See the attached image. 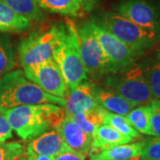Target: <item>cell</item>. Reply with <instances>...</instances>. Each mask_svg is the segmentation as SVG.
<instances>
[{
    "mask_svg": "<svg viewBox=\"0 0 160 160\" xmlns=\"http://www.w3.org/2000/svg\"><path fill=\"white\" fill-rule=\"evenodd\" d=\"M85 156L83 155L78 154L74 151H66L61 154L55 156L54 158H52V160H86Z\"/></svg>",
    "mask_w": 160,
    "mask_h": 160,
    "instance_id": "f1b7e54d",
    "label": "cell"
},
{
    "mask_svg": "<svg viewBox=\"0 0 160 160\" xmlns=\"http://www.w3.org/2000/svg\"><path fill=\"white\" fill-rule=\"evenodd\" d=\"M62 109L55 104L43 103L22 105L6 109L0 113L5 116L12 131L23 141L32 140L42 134L51 125L62 119L60 115Z\"/></svg>",
    "mask_w": 160,
    "mask_h": 160,
    "instance_id": "6da1fadb",
    "label": "cell"
},
{
    "mask_svg": "<svg viewBox=\"0 0 160 160\" xmlns=\"http://www.w3.org/2000/svg\"><path fill=\"white\" fill-rule=\"evenodd\" d=\"M150 125L153 136L160 137V100H154L149 105Z\"/></svg>",
    "mask_w": 160,
    "mask_h": 160,
    "instance_id": "4316f807",
    "label": "cell"
},
{
    "mask_svg": "<svg viewBox=\"0 0 160 160\" xmlns=\"http://www.w3.org/2000/svg\"><path fill=\"white\" fill-rule=\"evenodd\" d=\"M18 14L30 22H43L46 19V13L42 11L36 0H1Z\"/></svg>",
    "mask_w": 160,
    "mask_h": 160,
    "instance_id": "d6986e66",
    "label": "cell"
},
{
    "mask_svg": "<svg viewBox=\"0 0 160 160\" xmlns=\"http://www.w3.org/2000/svg\"><path fill=\"white\" fill-rule=\"evenodd\" d=\"M142 142L126 143L109 147L96 152L89 153V160H128L140 157Z\"/></svg>",
    "mask_w": 160,
    "mask_h": 160,
    "instance_id": "e0dca14e",
    "label": "cell"
},
{
    "mask_svg": "<svg viewBox=\"0 0 160 160\" xmlns=\"http://www.w3.org/2000/svg\"><path fill=\"white\" fill-rule=\"evenodd\" d=\"M26 148L19 142H0V160H26Z\"/></svg>",
    "mask_w": 160,
    "mask_h": 160,
    "instance_id": "d4e9b609",
    "label": "cell"
},
{
    "mask_svg": "<svg viewBox=\"0 0 160 160\" xmlns=\"http://www.w3.org/2000/svg\"><path fill=\"white\" fill-rule=\"evenodd\" d=\"M78 30L80 55L87 74L92 78H101L112 73V68L99 41L92 34L86 21Z\"/></svg>",
    "mask_w": 160,
    "mask_h": 160,
    "instance_id": "52a82bcc",
    "label": "cell"
},
{
    "mask_svg": "<svg viewBox=\"0 0 160 160\" xmlns=\"http://www.w3.org/2000/svg\"><path fill=\"white\" fill-rule=\"evenodd\" d=\"M141 157L145 160H160V137L143 142Z\"/></svg>",
    "mask_w": 160,
    "mask_h": 160,
    "instance_id": "484cf974",
    "label": "cell"
},
{
    "mask_svg": "<svg viewBox=\"0 0 160 160\" xmlns=\"http://www.w3.org/2000/svg\"><path fill=\"white\" fill-rule=\"evenodd\" d=\"M15 67V52L10 38L0 36V78Z\"/></svg>",
    "mask_w": 160,
    "mask_h": 160,
    "instance_id": "603a6c76",
    "label": "cell"
},
{
    "mask_svg": "<svg viewBox=\"0 0 160 160\" xmlns=\"http://www.w3.org/2000/svg\"><path fill=\"white\" fill-rule=\"evenodd\" d=\"M32 22L18 14L0 0V32H22L31 28Z\"/></svg>",
    "mask_w": 160,
    "mask_h": 160,
    "instance_id": "ac0fdd59",
    "label": "cell"
},
{
    "mask_svg": "<svg viewBox=\"0 0 160 160\" xmlns=\"http://www.w3.org/2000/svg\"><path fill=\"white\" fill-rule=\"evenodd\" d=\"M104 85L135 107L150 105L155 100L144 73V67L139 64L110 73L104 81Z\"/></svg>",
    "mask_w": 160,
    "mask_h": 160,
    "instance_id": "5b68a950",
    "label": "cell"
},
{
    "mask_svg": "<svg viewBox=\"0 0 160 160\" xmlns=\"http://www.w3.org/2000/svg\"><path fill=\"white\" fill-rule=\"evenodd\" d=\"M92 21L141 55L154 46L158 38V34L143 29L113 12H102Z\"/></svg>",
    "mask_w": 160,
    "mask_h": 160,
    "instance_id": "277c9868",
    "label": "cell"
},
{
    "mask_svg": "<svg viewBox=\"0 0 160 160\" xmlns=\"http://www.w3.org/2000/svg\"><path fill=\"white\" fill-rule=\"evenodd\" d=\"M41 9L65 16L80 17L92 11L95 0H36Z\"/></svg>",
    "mask_w": 160,
    "mask_h": 160,
    "instance_id": "5bb4252c",
    "label": "cell"
},
{
    "mask_svg": "<svg viewBox=\"0 0 160 160\" xmlns=\"http://www.w3.org/2000/svg\"><path fill=\"white\" fill-rule=\"evenodd\" d=\"M25 77L53 96L65 98L69 92L63 76L53 59L23 68Z\"/></svg>",
    "mask_w": 160,
    "mask_h": 160,
    "instance_id": "9c48e42d",
    "label": "cell"
},
{
    "mask_svg": "<svg viewBox=\"0 0 160 160\" xmlns=\"http://www.w3.org/2000/svg\"><path fill=\"white\" fill-rule=\"evenodd\" d=\"M69 118H71V119L81 129H83L90 135L93 133L96 128L103 125L102 116L101 113V106H99L96 109L78 112Z\"/></svg>",
    "mask_w": 160,
    "mask_h": 160,
    "instance_id": "44dd1931",
    "label": "cell"
},
{
    "mask_svg": "<svg viewBox=\"0 0 160 160\" xmlns=\"http://www.w3.org/2000/svg\"><path fill=\"white\" fill-rule=\"evenodd\" d=\"M64 24L52 25L47 29L31 32L18 46L19 62L22 68L52 59L53 50Z\"/></svg>",
    "mask_w": 160,
    "mask_h": 160,
    "instance_id": "8992f818",
    "label": "cell"
},
{
    "mask_svg": "<svg viewBox=\"0 0 160 160\" xmlns=\"http://www.w3.org/2000/svg\"><path fill=\"white\" fill-rule=\"evenodd\" d=\"M94 97L102 108L109 112L125 117L135 108V106L130 102L108 88L94 86Z\"/></svg>",
    "mask_w": 160,
    "mask_h": 160,
    "instance_id": "2e32d148",
    "label": "cell"
},
{
    "mask_svg": "<svg viewBox=\"0 0 160 160\" xmlns=\"http://www.w3.org/2000/svg\"><path fill=\"white\" fill-rule=\"evenodd\" d=\"M116 12L149 31L159 34L160 6L151 0H122Z\"/></svg>",
    "mask_w": 160,
    "mask_h": 160,
    "instance_id": "30bf717a",
    "label": "cell"
},
{
    "mask_svg": "<svg viewBox=\"0 0 160 160\" xmlns=\"http://www.w3.org/2000/svg\"><path fill=\"white\" fill-rule=\"evenodd\" d=\"M54 127L70 150L85 157L88 156L91 149L92 135L81 129L71 118L65 115Z\"/></svg>",
    "mask_w": 160,
    "mask_h": 160,
    "instance_id": "8fae6325",
    "label": "cell"
},
{
    "mask_svg": "<svg viewBox=\"0 0 160 160\" xmlns=\"http://www.w3.org/2000/svg\"><path fill=\"white\" fill-rule=\"evenodd\" d=\"M43 103L64 107L66 102L42 90L25 77L22 69L12 70L0 78V112L17 106Z\"/></svg>",
    "mask_w": 160,
    "mask_h": 160,
    "instance_id": "7a4b0ae2",
    "label": "cell"
},
{
    "mask_svg": "<svg viewBox=\"0 0 160 160\" xmlns=\"http://www.w3.org/2000/svg\"><path fill=\"white\" fill-rule=\"evenodd\" d=\"M133 140V138L121 133L112 126L103 124L96 128L92 134V145L89 153L96 152L116 145L130 143Z\"/></svg>",
    "mask_w": 160,
    "mask_h": 160,
    "instance_id": "9a60e30c",
    "label": "cell"
},
{
    "mask_svg": "<svg viewBox=\"0 0 160 160\" xmlns=\"http://www.w3.org/2000/svg\"><path fill=\"white\" fill-rule=\"evenodd\" d=\"M158 40L159 41V43H160V32H159V34H158Z\"/></svg>",
    "mask_w": 160,
    "mask_h": 160,
    "instance_id": "1f68e13d",
    "label": "cell"
},
{
    "mask_svg": "<svg viewBox=\"0 0 160 160\" xmlns=\"http://www.w3.org/2000/svg\"><path fill=\"white\" fill-rule=\"evenodd\" d=\"M144 73L155 100H160V49L153 63L144 68Z\"/></svg>",
    "mask_w": 160,
    "mask_h": 160,
    "instance_id": "cb8c5ba5",
    "label": "cell"
},
{
    "mask_svg": "<svg viewBox=\"0 0 160 160\" xmlns=\"http://www.w3.org/2000/svg\"><path fill=\"white\" fill-rule=\"evenodd\" d=\"M87 22L92 34L97 38L106 56L109 59L113 71L112 73L131 67L134 64L136 59L141 56V54L133 51L109 32L99 27L92 20L87 21Z\"/></svg>",
    "mask_w": 160,
    "mask_h": 160,
    "instance_id": "ba28073f",
    "label": "cell"
},
{
    "mask_svg": "<svg viewBox=\"0 0 160 160\" xmlns=\"http://www.w3.org/2000/svg\"><path fill=\"white\" fill-rule=\"evenodd\" d=\"M128 160H145V159H143L140 156V157H136V158H131V159H128Z\"/></svg>",
    "mask_w": 160,
    "mask_h": 160,
    "instance_id": "4dcf8cb0",
    "label": "cell"
},
{
    "mask_svg": "<svg viewBox=\"0 0 160 160\" xmlns=\"http://www.w3.org/2000/svg\"><path fill=\"white\" fill-rule=\"evenodd\" d=\"M52 59L57 63L69 91L88 81V74L80 55L78 30L71 22L64 24Z\"/></svg>",
    "mask_w": 160,
    "mask_h": 160,
    "instance_id": "3957f363",
    "label": "cell"
},
{
    "mask_svg": "<svg viewBox=\"0 0 160 160\" xmlns=\"http://www.w3.org/2000/svg\"><path fill=\"white\" fill-rule=\"evenodd\" d=\"M26 160H52V158L47 157V156H40V155H37L29 152V151H26Z\"/></svg>",
    "mask_w": 160,
    "mask_h": 160,
    "instance_id": "f546056e",
    "label": "cell"
},
{
    "mask_svg": "<svg viewBox=\"0 0 160 160\" xmlns=\"http://www.w3.org/2000/svg\"><path fill=\"white\" fill-rule=\"evenodd\" d=\"M94 85L90 82H85L76 88L69 90L65 96L66 116L71 117L78 112L98 108L96 99L94 97Z\"/></svg>",
    "mask_w": 160,
    "mask_h": 160,
    "instance_id": "7c38bea8",
    "label": "cell"
},
{
    "mask_svg": "<svg viewBox=\"0 0 160 160\" xmlns=\"http://www.w3.org/2000/svg\"><path fill=\"white\" fill-rule=\"evenodd\" d=\"M12 137V129L5 116L0 113V142H6Z\"/></svg>",
    "mask_w": 160,
    "mask_h": 160,
    "instance_id": "83f0119b",
    "label": "cell"
},
{
    "mask_svg": "<svg viewBox=\"0 0 160 160\" xmlns=\"http://www.w3.org/2000/svg\"><path fill=\"white\" fill-rule=\"evenodd\" d=\"M126 118L131 126L140 133L153 136L150 125V109L149 105L137 106L126 115Z\"/></svg>",
    "mask_w": 160,
    "mask_h": 160,
    "instance_id": "ffe728a7",
    "label": "cell"
},
{
    "mask_svg": "<svg viewBox=\"0 0 160 160\" xmlns=\"http://www.w3.org/2000/svg\"><path fill=\"white\" fill-rule=\"evenodd\" d=\"M101 113L102 116L103 124L112 126L121 133L125 134L126 136H130L133 139L141 136V133L131 126L130 122L125 116L109 112L102 107H101Z\"/></svg>",
    "mask_w": 160,
    "mask_h": 160,
    "instance_id": "7402d4cb",
    "label": "cell"
},
{
    "mask_svg": "<svg viewBox=\"0 0 160 160\" xmlns=\"http://www.w3.org/2000/svg\"><path fill=\"white\" fill-rule=\"evenodd\" d=\"M69 150L70 149L64 142L56 129L45 132L38 137L30 140L26 148V151L50 158H54L57 155Z\"/></svg>",
    "mask_w": 160,
    "mask_h": 160,
    "instance_id": "4fadbf2b",
    "label": "cell"
}]
</instances>
